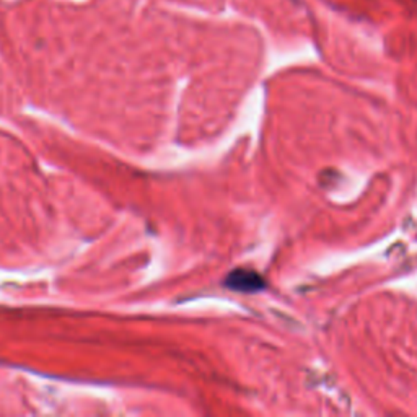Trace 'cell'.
I'll list each match as a JSON object with an SVG mask.
<instances>
[{
  "label": "cell",
  "instance_id": "cell-1",
  "mask_svg": "<svg viewBox=\"0 0 417 417\" xmlns=\"http://www.w3.org/2000/svg\"><path fill=\"white\" fill-rule=\"evenodd\" d=\"M227 285L234 291H243V292H254L260 291L264 285L262 280L256 272L247 271V269H238L234 271L227 279Z\"/></svg>",
  "mask_w": 417,
  "mask_h": 417
}]
</instances>
